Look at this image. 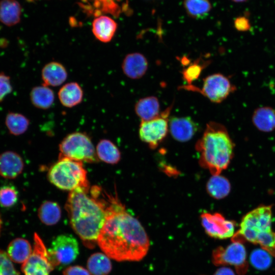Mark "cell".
I'll use <instances>...</instances> for the list:
<instances>
[{"instance_id":"cell-12","label":"cell","mask_w":275,"mask_h":275,"mask_svg":"<svg viewBox=\"0 0 275 275\" xmlns=\"http://www.w3.org/2000/svg\"><path fill=\"white\" fill-rule=\"evenodd\" d=\"M202 225L209 236L223 239L232 238L235 233L234 223L219 213L205 212L201 215Z\"/></svg>"},{"instance_id":"cell-13","label":"cell","mask_w":275,"mask_h":275,"mask_svg":"<svg viewBox=\"0 0 275 275\" xmlns=\"http://www.w3.org/2000/svg\"><path fill=\"white\" fill-rule=\"evenodd\" d=\"M198 125L189 117H172L169 119V130L177 141L190 140L197 132Z\"/></svg>"},{"instance_id":"cell-37","label":"cell","mask_w":275,"mask_h":275,"mask_svg":"<svg viewBox=\"0 0 275 275\" xmlns=\"http://www.w3.org/2000/svg\"><path fill=\"white\" fill-rule=\"evenodd\" d=\"M63 275H90V272L81 266H73L66 268Z\"/></svg>"},{"instance_id":"cell-34","label":"cell","mask_w":275,"mask_h":275,"mask_svg":"<svg viewBox=\"0 0 275 275\" xmlns=\"http://www.w3.org/2000/svg\"><path fill=\"white\" fill-rule=\"evenodd\" d=\"M0 275H19L7 254L1 249Z\"/></svg>"},{"instance_id":"cell-40","label":"cell","mask_w":275,"mask_h":275,"mask_svg":"<svg viewBox=\"0 0 275 275\" xmlns=\"http://www.w3.org/2000/svg\"><path fill=\"white\" fill-rule=\"evenodd\" d=\"M1 224H2V221L0 219V230H1Z\"/></svg>"},{"instance_id":"cell-29","label":"cell","mask_w":275,"mask_h":275,"mask_svg":"<svg viewBox=\"0 0 275 275\" xmlns=\"http://www.w3.org/2000/svg\"><path fill=\"white\" fill-rule=\"evenodd\" d=\"M5 124L11 134L19 135L27 130L30 121L21 114L9 112L6 115Z\"/></svg>"},{"instance_id":"cell-39","label":"cell","mask_w":275,"mask_h":275,"mask_svg":"<svg viewBox=\"0 0 275 275\" xmlns=\"http://www.w3.org/2000/svg\"><path fill=\"white\" fill-rule=\"evenodd\" d=\"M231 1L237 3H241L246 2L248 0H230Z\"/></svg>"},{"instance_id":"cell-25","label":"cell","mask_w":275,"mask_h":275,"mask_svg":"<svg viewBox=\"0 0 275 275\" xmlns=\"http://www.w3.org/2000/svg\"><path fill=\"white\" fill-rule=\"evenodd\" d=\"M231 190L229 180L219 175H212L206 183V190L212 198L221 199L228 195Z\"/></svg>"},{"instance_id":"cell-15","label":"cell","mask_w":275,"mask_h":275,"mask_svg":"<svg viewBox=\"0 0 275 275\" xmlns=\"http://www.w3.org/2000/svg\"><path fill=\"white\" fill-rule=\"evenodd\" d=\"M24 162L16 152L8 151L0 154V176L7 179H14L22 172Z\"/></svg>"},{"instance_id":"cell-4","label":"cell","mask_w":275,"mask_h":275,"mask_svg":"<svg viewBox=\"0 0 275 275\" xmlns=\"http://www.w3.org/2000/svg\"><path fill=\"white\" fill-rule=\"evenodd\" d=\"M271 206H259L242 218L240 228L232 237V241H248L259 244L270 253H275V232L271 229Z\"/></svg>"},{"instance_id":"cell-28","label":"cell","mask_w":275,"mask_h":275,"mask_svg":"<svg viewBox=\"0 0 275 275\" xmlns=\"http://www.w3.org/2000/svg\"><path fill=\"white\" fill-rule=\"evenodd\" d=\"M87 267L92 275H107L111 271L112 266L107 256L97 253L89 258Z\"/></svg>"},{"instance_id":"cell-6","label":"cell","mask_w":275,"mask_h":275,"mask_svg":"<svg viewBox=\"0 0 275 275\" xmlns=\"http://www.w3.org/2000/svg\"><path fill=\"white\" fill-rule=\"evenodd\" d=\"M59 150V158L88 163L98 161L94 145L86 133L75 132L69 134L60 144Z\"/></svg>"},{"instance_id":"cell-7","label":"cell","mask_w":275,"mask_h":275,"mask_svg":"<svg viewBox=\"0 0 275 275\" xmlns=\"http://www.w3.org/2000/svg\"><path fill=\"white\" fill-rule=\"evenodd\" d=\"M179 88L200 93L214 103L222 102L235 89L230 80L221 73L209 75L204 78L202 88L193 85H183Z\"/></svg>"},{"instance_id":"cell-30","label":"cell","mask_w":275,"mask_h":275,"mask_svg":"<svg viewBox=\"0 0 275 275\" xmlns=\"http://www.w3.org/2000/svg\"><path fill=\"white\" fill-rule=\"evenodd\" d=\"M183 5L189 17L197 19L205 18L211 10L209 0H184Z\"/></svg>"},{"instance_id":"cell-1","label":"cell","mask_w":275,"mask_h":275,"mask_svg":"<svg viewBox=\"0 0 275 275\" xmlns=\"http://www.w3.org/2000/svg\"><path fill=\"white\" fill-rule=\"evenodd\" d=\"M106 216L97 243L109 258L117 261H138L150 246L147 234L137 218L117 197L108 195Z\"/></svg>"},{"instance_id":"cell-3","label":"cell","mask_w":275,"mask_h":275,"mask_svg":"<svg viewBox=\"0 0 275 275\" xmlns=\"http://www.w3.org/2000/svg\"><path fill=\"white\" fill-rule=\"evenodd\" d=\"M234 144L226 127L210 121L196 144L200 166L212 175L221 174L228 167L233 153Z\"/></svg>"},{"instance_id":"cell-27","label":"cell","mask_w":275,"mask_h":275,"mask_svg":"<svg viewBox=\"0 0 275 275\" xmlns=\"http://www.w3.org/2000/svg\"><path fill=\"white\" fill-rule=\"evenodd\" d=\"M38 215L44 224L51 226L57 224L61 218V209L59 205L52 201H45L40 206Z\"/></svg>"},{"instance_id":"cell-22","label":"cell","mask_w":275,"mask_h":275,"mask_svg":"<svg viewBox=\"0 0 275 275\" xmlns=\"http://www.w3.org/2000/svg\"><path fill=\"white\" fill-rule=\"evenodd\" d=\"M32 253V246L29 241L24 238H17L9 243L7 254L12 261L23 263L29 259Z\"/></svg>"},{"instance_id":"cell-10","label":"cell","mask_w":275,"mask_h":275,"mask_svg":"<svg viewBox=\"0 0 275 275\" xmlns=\"http://www.w3.org/2000/svg\"><path fill=\"white\" fill-rule=\"evenodd\" d=\"M48 251L54 268L66 265L74 261L78 256V242L71 235H60L52 241L51 248Z\"/></svg>"},{"instance_id":"cell-14","label":"cell","mask_w":275,"mask_h":275,"mask_svg":"<svg viewBox=\"0 0 275 275\" xmlns=\"http://www.w3.org/2000/svg\"><path fill=\"white\" fill-rule=\"evenodd\" d=\"M121 67L124 74L132 79H140L147 72L148 62L146 57L140 52L127 54L124 58Z\"/></svg>"},{"instance_id":"cell-21","label":"cell","mask_w":275,"mask_h":275,"mask_svg":"<svg viewBox=\"0 0 275 275\" xmlns=\"http://www.w3.org/2000/svg\"><path fill=\"white\" fill-rule=\"evenodd\" d=\"M134 111L141 121L153 119L161 113L158 99L153 96L142 98L135 103Z\"/></svg>"},{"instance_id":"cell-2","label":"cell","mask_w":275,"mask_h":275,"mask_svg":"<svg viewBox=\"0 0 275 275\" xmlns=\"http://www.w3.org/2000/svg\"><path fill=\"white\" fill-rule=\"evenodd\" d=\"M108 195L98 186L70 191L65 205L71 227L84 242L93 248L104 223Z\"/></svg>"},{"instance_id":"cell-19","label":"cell","mask_w":275,"mask_h":275,"mask_svg":"<svg viewBox=\"0 0 275 275\" xmlns=\"http://www.w3.org/2000/svg\"><path fill=\"white\" fill-rule=\"evenodd\" d=\"M58 96L62 105L71 108L81 102L84 92L77 82H70L65 84L60 88Z\"/></svg>"},{"instance_id":"cell-32","label":"cell","mask_w":275,"mask_h":275,"mask_svg":"<svg viewBox=\"0 0 275 275\" xmlns=\"http://www.w3.org/2000/svg\"><path fill=\"white\" fill-rule=\"evenodd\" d=\"M272 256L266 251L261 249L254 250L252 252L250 261L251 265L259 270L268 269L272 263Z\"/></svg>"},{"instance_id":"cell-24","label":"cell","mask_w":275,"mask_h":275,"mask_svg":"<svg viewBox=\"0 0 275 275\" xmlns=\"http://www.w3.org/2000/svg\"><path fill=\"white\" fill-rule=\"evenodd\" d=\"M252 121L259 130L270 132L275 129V110L268 107L257 108L253 115Z\"/></svg>"},{"instance_id":"cell-23","label":"cell","mask_w":275,"mask_h":275,"mask_svg":"<svg viewBox=\"0 0 275 275\" xmlns=\"http://www.w3.org/2000/svg\"><path fill=\"white\" fill-rule=\"evenodd\" d=\"M30 96L32 104L41 109L50 108L54 101L53 90L43 84L34 87L31 91Z\"/></svg>"},{"instance_id":"cell-16","label":"cell","mask_w":275,"mask_h":275,"mask_svg":"<svg viewBox=\"0 0 275 275\" xmlns=\"http://www.w3.org/2000/svg\"><path fill=\"white\" fill-rule=\"evenodd\" d=\"M80 5L88 14L96 17L103 13L118 17L121 12L117 0H81Z\"/></svg>"},{"instance_id":"cell-26","label":"cell","mask_w":275,"mask_h":275,"mask_svg":"<svg viewBox=\"0 0 275 275\" xmlns=\"http://www.w3.org/2000/svg\"><path fill=\"white\" fill-rule=\"evenodd\" d=\"M96 152L98 159L109 164H116L121 158L119 150L108 140H100L96 146Z\"/></svg>"},{"instance_id":"cell-11","label":"cell","mask_w":275,"mask_h":275,"mask_svg":"<svg viewBox=\"0 0 275 275\" xmlns=\"http://www.w3.org/2000/svg\"><path fill=\"white\" fill-rule=\"evenodd\" d=\"M34 249L29 259L23 263L21 270L24 275H49L54 269L43 241L35 233Z\"/></svg>"},{"instance_id":"cell-33","label":"cell","mask_w":275,"mask_h":275,"mask_svg":"<svg viewBox=\"0 0 275 275\" xmlns=\"http://www.w3.org/2000/svg\"><path fill=\"white\" fill-rule=\"evenodd\" d=\"M18 199V193L14 187L4 186L0 188V205L5 208L13 206Z\"/></svg>"},{"instance_id":"cell-31","label":"cell","mask_w":275,"mask_h":275,"mask_svg":"<svg viewBox=\"0 0 275 275\" xmlns=\"http://www.w3.org/2000/svg\"><path fill=\"white\" fill-rule=\"evenodd\" d=\"M209 63V61H203L201 59H198L193 63H189L188 67L183 69L181 74L183 79L187 84L186 85H191L194 81L198 79L203 69Z\"/></svg>"},{"instance_id":"cell-20","label":"cell","mask_w":275,"mask_h":275,"mask_svg":"<svg viewBox=\"0 0 275 275\" xmlns=\"http://www.w3.org/2000/svg\"><path fill=\"white\" fill-rule=\"evenodd\" d=\"M22 8L16 0H0V22L8 26L20 21Z\"/></svg>"},{"instance_id":"cell-8","label":"cell","mask_w":275,"mask_h":275,"mask_svg":"<svg viewBox=\"0 0 275 275\" xmlns=\"http://www.w3.org/2000/svg\"><path fill=\"white\" fill-rule=\"evenodd\" d=\"M173 103L153 119L141 121L139 134L140 139L151 148H155L166 138L169 131V116Z\"/></svg>"},{"instance_id":"cell-18","label":"cell","mask_w":275,"mask_h":275,"mask_svg":"<svg viewBox=\"0 0 275 275\" xmlns=\"http://www.w3.org/2000/svg\"><path fill=\"white\" fill-rule=\"evenodd\" d=\"M68 77L65 66L61 63L52 61L45 64L41 71V77L43 85L57 87L63 84Z\"/></svg>"},{"instance_id":"cell-17","label":"cell","mask_w":275,"mask_h":275,"mask_svg":"<svg viewBox=\"0 0 275 275\" xmlns=\"http://www.w3.org/2000/svg\"><path fill=\"white\" fill-rule=\"evenodd\" d=\"M118 25L116 22L106 15H100L92 22V33L95 37L103 43H108L113 38Z\"/></svg>"},{"instance_id":"cell-5","label":"cell","mask_w":275,"mask_h":275,"mask_svg":"<svg viewBox=\"0 0 275 275\" xmlns=\"http://www.w3.org/2000/svg\"><path fill=\"white\" fill-rule=\"evenodd\" d=\"M49 181L58 188L70 191L90 187L82 162L61 157L49 169Z\"/></svg>"},{"instance_id":"cell-36","label":"cell","mask_w":275,"mask_h":275,"mask_svg":"<svg viewBox=\"0 0 275 275\" xmlns=\"http://www.w3.org/2000/svg\"><path fill=\"white\" fill-rule=\"evenodd\" d=\"M235 29L239 31H246L250 29L251 24L249 19L244 16H240L234 19Z\"/></svg>"},{"instance_id":"cell-35","label":"cell","mask_w":275,"mask_h":275,"mask_svg":"<svg viewBox=\"0 0 275 275\" xmlns=\"http://www.w3.org/2000/svg\"><path fill=\"white\" fill-rule=\"evenodd\" d=\"M12 91L10 77L3 72L0 73V102Z\"/></svg>"},{"instance_id":"cell-38","label":"cell","mask_w":275,"mask_h":275,"mask_svg":"<svg viewBox=\"0 0 275 275\" xmlns=\"http://www.w3.org/2000/svg\"><path fill=\"white\" fill-rule=\"evenodd\" d=\"M213 275H235V273L231 268L223 266L218 268Z\"/></svg>"},{"instance_id":"cell-9","label":"cell","mask_w":275,"mask_h":275,"mask_svg":"<svg viewBox=\"0 0 275 275\" xmlns=\"http://www.w3.org/2000/svg\"><path fill=\"white\" fill-rule=\"evenodd\" d=\"M212 261L216 266H234L239 275L244 274L248 268L246 249L242 243L238 241H232L225 248L218 246L214 249Z\"/></svg>"}]
</instances>
